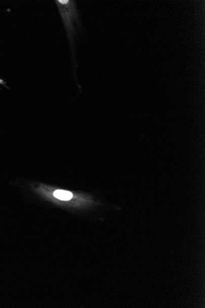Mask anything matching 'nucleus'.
I'll return each instance as SVG.
<instances>
[{
    "label": "nucleus",
    "mask_w": 205,
    "mask_h": 308,
    "mask_svg": "<svg viewBox=\"0 0 205 308\" xmlns=\"http://www.w3.org/2000/svg\"><path fill=\"white\" fill-rule=\"evenodd\" d=\"M56 2L70 40L73 65L76 67L74 58V40L77 30L80 29V22L76 3L69 0H57Z\"/></svg>",
    "instance_id": "nucleus-1"
},
{
    "label": "nucleus",
    "mask_w": 205,
    "mask_h": 308,
    "mask_svg": "<svg viewBox=\"0 0 205 308\" xmlns=\"http://www.w3.org/2000/svg\"><path fill=\"white\" fill-rule=\"evenodd\" d=\"M54 197L59 200L63 201H68L73 197V194L71 192L65 191V190H56L54 194Z\"/></svg>",
    "instance_id": "nucleus-2"
}]
</instances>
